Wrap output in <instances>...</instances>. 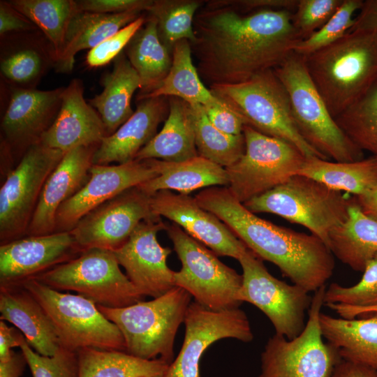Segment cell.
<instances>
[{
  "label": "cell",
  "instance_id": "9a60e30c",
  "mask_svg": "<svg viewBox=\"0 0 377 377\" xmlns=\"http://www.w3.org/2000/svg\"><path fill=\"white\" fill-rule=\"evenodd\" d=\"M156 217L151 207V195L138 186L93 209L70 232L82 251L91 248L114 251L126 243L140 222Z\"/></svg>",
  "mask_w": 377,
  "mask_h": 377
},
{
  "label": "cell",
  "instance_id": "9c48e42d",
  "mask_svg": "<svg viewBox=\"0 0 377 377\" xmlns=\"http://www.w3.org/2000/svg\"><path fill=\"white\" fill-rule=\"evenodd\" d=\"M165 230L182 264L180 270L174 273L175 286L186 290L208 309L239 308L242 276L177 224L166 223Z\"/></svg>",
  "mask_w": 377,
  "mask_h": 377
},
{
  "label": "cell",
  "instance_id": "74e56055",
  "mask_svg": "<svg viewBox=\"0 0 377 377\" xmlns=\"http://www.w3.org/2000/svg\"><path fill=\"white\" fill-rule=\"evenodd\" d=\"M204 3L200 0H154L146 12L156 20L158 37L172 53L177 42L194 41V18Z\"/></svg>",
  "mask_w": 377,
  "mask_h": 377
},
{
  "label": "cell",
  "instance_id": "30bf717a",
  "mask_svg": "<svg viewBox=\"0 0 377 377\" xmlns=\"http://www.w3.org/2000/svg\"><path fill=\"white\" fill-rule=\"evenodd\" d=\"M119 266L113 251L91 248L34 279L59 291H75L96 305L122 308L142 301L145 297Z\"/></svg>",
  "mask_w": 377,
  "mask_h": 377
},
{
  "label": "cell",
  "instance_id": "f6af8a7d",
  "mask_svg": "<svg viewBox=\"0 0 377 377\" xmlns=\"http://www.w3.org/2000/svg\"><path fill=\"white\" fill-rule=\"evenodd\" d=\"M146 17L143 14L89 50L86 57L87 65L90 68H98L114 61L124 51L135 32L143 25Z\"/></svg>",
  "mask_w": 377,
  "mask_h": 377
},
{
  "label": "cell",
  "instance_id": "c3c4849f",
  "mask_svg": "<svg viewBox=\"0 0 377 377\" xmlns=\"http://www.w3.org/2000/svg\"><path fill=\"white\" fill-rule=\"evenodd\" d=\"M36 26L16 10L9 1L0 2V34L13 31H30Z\"/></svg>",
  "mask_w": 377,
  "mask_h": 377
},
{
  "label": "cell",
  "instance_id": "836d02e7",
  "mask_svg": "<svg viewBox=\"0 0 377 377\" xmlns=\"http://www.w3.org/2000/svg\"><path fill=\"white\" fill-rule=\"evenodd\" d=\"M191 43L187 40L177 42L172 50V61L170 71L161 84L154 91L137 101L147 98L177 97L190 105H209L216 97L207 88L199 76L192 58Z\"/></svg>",
  "mask_w": 377,
  "mask_h": 377
},
{
  "label": "cell",
  "instance_id": "7402d4cb",
  "mask_svg": "<svg viewBox=\"0 0 377 377\" xmlns=\"http://www.w3.org/2000/svg\"><path fill=\"white\" fill-rule=\"evenodd\" d=\"M98 147L80 146L65 154L45 181L25 236L54 233L57 211L89 179Z\"/></svg>",
  "mask_w": 377,
  "mask_h": 377
},
{
  "label": "cell",
  "instance_id": "ee69618b",
  "mask_svg": "<svg viewBox=\"0 0 377 377\" xmlns=\"http://www.w3.org/2000/svg\"><path fill=\"white\" fill-rule=\"evenodd\" d=\"M343 0H298L292 23L302 40L320 29L337 12Z\"/></svg>",
  "mask_w": 377,
  "mask_h": 377
},
{
  "label": "cell",
  "instance_id": "83f0119b",
  "mask_svg": "<svg viewBox=\"0 0 377 377\" xmlns=\"http://www.w3.org/2000/svg\"><path fill=\"white\" fill-rule=\"evenodd\" d=\"M169 112L161 130L137 154L135 159L181 162L198 156L191 108L177 97H168Z\"/></svg>",
  "mask_w": 377,
  "mask_h": 377
},
{
  "label": "cell",
  "instance_id": "484cf974",
  "mask_svg": "<svg viewBox=\"0 0 377 377\" xmlns=\"http://www.w3.org/2000/svg\"><path fill=\"white\" fill-rule=\"evenodd\" d=\"M319 323L323 339L341 360L377 371V313L352 319L320 313Z\"/></svg>",
  "mask_w": 377,
  "mask_h": 377
},
{
  "label": "cell",
  "instance_id": "603a6c76",
  "mask_svg": "<svg viewBox=\"0 0 377 377\" xmlns=\"http://www.w3.org/2000/svg\"><path fill=\"white\" fill-rule=\"evenodd\" d=\"M107 136L101 117L84 98L82 82L73 79L64 87L58 114L40 143L66 153L80 146L99 145Z\"/></svg>",
  "mask_w": 377,
  "mask_h": 377
},
{
  "label": "cell",
  "instance_id": "f5cc1de1",
  "mask_svg": "<svg viewBox=\"0 0 377 377\" xmlns=\"http://www.w3.org/2000/svg\"><path fill=\"white\" fill-rule=\"evenodd\" d=\"M330 377H377V371L352 362L341 360Z\"/></svg>",
  "mask_w": 377,
  "mask_h": 377
},
{
  "label": "cell",
  "instance_id": "8992f818",
  "mask_svg": "<svg viewBox=\"0 0 377 377\" xmlns=\"http://www.w3.org/2000/svg\"><path fill=\"white\" fill-rule=\"evenodd\" d=\"M351 202L341 191L294 175L244 205L254 214L271 213L302 225L328 247L330 233L345 221Z\"/></svg>",
  "mask_w": 377,
  "mask_h": 377
},
{
  "label": "cell",
  "instance_id": "f546056e",
  "mask_svg": "<svg viewBox=\"0 0 377 377\" xmlns=\"http://www.w3.org/2000/svg\"><path fill=\"white\" fill-rule=\"evenodd\" d=\"M142 15L140 11L103 14L79 10L68 26L63 52L54 63L57 71L71 72L78 52L94 48Z\"/></svg>",
  "mask_w": 377,
  "mask_h": 377
},
{
  "label": "cell",
  "instance_id": "6da1fadb",
  "mask_svg": "<svg viewBox=\"0 0 377 377\" xmlns=\"http://www.w3.org/2000/svg\"><path fill=\"white\" fill-rule=\"evenodd\" d=\"M293 12L243 10L229 0L205 1L195 14L190 43L199 76L208 87L235 84L274 70L302 39Z\"/></svg>",
  "mask_w": 377,
  "mask_h": 377
},
{
  "label": "cell",
  "instance_id": "f907efd6",
  "mask_svg": "<svg viewBox=\"0 0 377 377\" xmlns=\"http://www.w3.org/2000/svg\"><path fill=\"white\" fill-rule=\"evenodd\" d=\"M362 31L377 36V0H366L349 31Z\"/></svg>",
  "mask_w": 377,
  "mask_h": 377
},
{
  "label": "cell",
  "instance_id": "ab89813d",
  "mask_svg": "<svg viewBox=\"0 0 377 377\" xmlns=\"http://www.w3.org/2000/svg\"><path fill=\"white\" fill-rule=\"evenodd\" d=\"M47 67L45 57L33 47L16 49L1 57L2 76L17 87L34 89Z\"/></svg>",
  "mask_w": 377,
  "mask_h": 377
},
{
  "label": "cell",
  "instance_id": "ffe728a7",
  "mask_svg": "<svg viewBox=\"0 0 377 377\" xmlns=\"http://www.w3.org/2000/svg\"><path fill=\"white\" fill-rule=\"evenodd\" d=\"M82 252L70 232L25 236L1 244L0 286L22 285Z\"/></svg>",
  "mask_w": 377,
  "mask_h": 377
},
{
  "label": "cell",
  "instance_id": "b9f144b4",
  "mask_svg": "<svg viewBox=\"0 0 377 377\" xmlns=\"http://www.w3.org/2000/svg\"><path fill=\"white\" fill-rule=\"evenodd\" d=\"M363 1L343 0L337 12L320 29L297 43L294 52L307 56L340 39L353 26L355 18L353 16L356 10H360Z\"/></svg>",
  "mask_w": 377,
  "mask_h": 377
},
{
  "label": "cell",
  "instance_id": "bcb514c9",
  "mask_svg": "<svg viewBox=\"0 0 377 377\" xmlns=\"http://www.w3.org/2000/svg\"><path fill=\"white\" fill-rule=\"evenodd\" d=\"M202 107L208 119L221 131L232 135L243 133L246 125L244 121L238 113L220 98H217L214 103Z\"/></svg>",
  "mask_w": 377,
  "mask_h": 377
},
{
  "label": "cell",
  "instance_id": "d4e9b609",
  "mask_svg": "<svg viewBox=\"0 0 377 377\" xmlns=\"http://www.w3.org/2000/svg\"><path fill=\"white\" fill-rule=\"evenodd\" d=\"M1 320L13 324L38 354L52 356L61 347L45 309L22 285L0 286Z\"/></svg>",
  "mask_w": 377,
  "mask_h": 377
},
{
  "label": "cell",
  "instance_id": "816d5d0a",
  "mask_svg": "<svg viewBox=\"0 0 377 377\" xmlns=\"http://www.w3.org/2000/svg\"><path fill=\"white\" fill-rule=\"evenodd\" d=\"M235 6L243 10L264 8L295 10L298 0H229Z\"/></svg>",
  "mask_w": 377,
  "mask_h": 377
},
{
  "label": "cell",
  "instance_id": "f35d334b",
  "mask_svg": "<svg viewBox=\"0 0 377 377\" xmlns=\"http://www.w3.org/2000/svg\"><path fill=\"white\" fill-rule=\"evenodd\" d=\"M334 119L356 146L377 157V80Z\"/></svg>",
  "mask_w": 377,
  "mask_h": 377
},
{
  "label": "cell",
  "instance_id": "cb8c5ba5",
  "mask_svg": "<svg viewBox=\"0 0 377 377\" xmlns=\"http://www.w3.org/2000/svg\"><path fill=\"white\" fill-rule=\"evenodd\" d=\"M168 112V97L138 101L133 115L114 133L103 139L94 154L93 164H123L134 161L157 134L158 125L166 119Z\"/></svg>",
  "mask_w": 377,
  "mask_h": 377
},
{
  "label": "cell",
  "instance_id": "7a4b0ae2",
  "mask_svg": "<svg viewBox=\"0 0 377 377\" xmlns=\"http://www.w3.org/2000/svg\"><path fill=\"white\" fill-rule=\"evenodd\" d=\"M205 209L219 218L261 260L309 293L325 286L334 272V256L318 237L276 226L257 216L228 187L212 186L195 195Z\"/></svg>",
  "mask_w": 377,
  "mask_h": 377
},
{
  "label": "cell",
  "instance_id": "52a82bcc",
  "mask_svg": "<svg viewBox=\"0 0 377 377\" xmlns=\"http://www.w3.org/2000/svg\"><path fill=\"white\" fill-rule=\"evenodd\" d=\"M209 89L238 113L246 125L265 135L291 143L306 158L327 159L298 132L288 94L274 70L260 73L242 83L213 85Z\"/></svg>",
  "mask_w": 377,
  "mask_h": 377
},
{
  "label": "cell",
  "instance_id": "db71d44e",
  "mask_svg": "<svg viewBox=\"0 0 377 377\" xmlns=\"http://www.w3.org/2000/svg\"><path fill=\"white\" fill-rule=\"evenodd\" d=\"M27 360L21 351L13 353L7 362H0V377H20L23 374Z\"/></svg>",
  "mask_w": 377,
  "mask_h": 377
},
{
  "label": "cell",
  "instance_id": "4fadbf2b",
  "mask_svg": "<svg viewBox=\"0 0 377 377\" xmlns=\"http://www.w3.org/2000/svg\"><path fill=\"white\" fill-rule=\"evenodd\" d=\"M65 154L38 143L7 172L0 188L1 244L25 237L45 181Z\"/></svg>",
  "mask_w": 377,
  "mask_h": 377
},
{
  "label": "cell",
  "instance_id": "11a10c76",
  "mask_svg": "<svg viewBox=\"0 0 377 377\" xmlns=\"http://www.w3.org/2000/svg\"><path fill=\"white\" fill-rule=\"evenodd\" d=\"M354 199L362 212L377 222V185Z\"/></svg>",
  "mask_w": 377,
  "mask_h": 377
},
{
  "label": "cell",
  "instance_id": "8fae6325",
  "mask_svg": "<svg viewBox=\"0 0 377 377\" xmlns=\"http://www.w3.org/2000/svg\"><path fill=\"white\" fill-rule=\"evenodd\" d=\"M245 151L226 168L231 194L240 202L260 195L295 175L306 158L291 143L245 125Z\"/></svg>",
  "mask_w": 377,
  "mask_h": 377
},
{
  "label": "cell",
  "instance_id": "4dcf8cb0",
  "mask_svg": "<svg viewBox=\"0 0 377 377\" xmlns=\"http://www.w3.org/2000/svg\"><path fill=\"white\" fill-rule=\"evenodd\" d=\"M124 52L140 80L138 100L161 84L171 68L172 53L158 37L156 20L148 15Z\"/></svg>",
  "mask_w": 377,
  "mask_h": 377
},
{
  "label": "cell",
  "instance_id": "f1b7e54d",
  "mask_svg": "<svg viewBox=\"0 0 377 377\" xmlns=\"http://www.w3.org/2000/svg\"><path fill=\"white\" fill-rule=\"evenodd\" d=\"M113 62L112 71L104 74L101 79L103 91L88 101L101 117L108 136L133 115L132 96L140 88L139 75L124 51Z\"/></svg>",
  "mask_w": 377,
  "mask_h": 377
},
{
  "label": "cell",
  "instance_id": "7c38bea8",
  "mask_svg": "<svg viewBox=\"0 0 377 377\" xmlns=\"http://www.w3.org/2000/svg\"><path fill=\"white\" fill-rule=\"evenodd\" d=\"M326 286L316 291L302 332L293 339L275 334L261 354L258 377H330L341 360L336 350L324 342L319 316Z\"/></svg>",
  "mask_w": 377,
  "mask_h": 377
},
{
  "label": "cell",
  "instance_id": "8d00e7d4",
  "mask_svg": "<svg viewBox=\"0 0 377 377\" xmlns=\"http://www.w3.org/2000/svg\"><path fill=\"white\" fill-rule=\"evenodd\" d=\"M190 105L198 156L225 168L235 164L245 151L243 133L232 135L221 131L208 119L202 105Z\"/></svg>",
  "mask_w": 377,
  "mask_h": 377
},
{
  "label": "cell",
  "instance_id": "d590c367",
  "mask_svg": "<svg viewBox=\"0 0 377 377\" xmlns=\"http://www.w3.org/2000/svg\"><path fill=\"white\" fill-rule=\"evenodd\" d=\"M11 5L38 27L50 45L54 64L64 46L68 26L79 11L73 0H12Z\"/></svg>",
  "mask_w": 377,
  "mask_h": 377
},
{
  "label": "cell",
  "instance_id": "44dd1931",
  "mask_svg": "<svg viewBox=\"0 0 377 377\" xmlns=\"http://www.w3.org/2000/svg\"><path fill=\"white\" fill-rule=\"evenodd\" d=\"M151 207L154 214L172 221L217 256L238 260L248 249L219 218L188 195L160 191L151 195Z\"/></svg>",
  "mask_w": 377,
  "mask_h": 377
},
{
  "label": "cell",
  "instance_id": "4316f807",
  "mask_svg": "<svg viewBox=\"0 0 377 377\" xmlns=\"http://www.w3.org/2000/svg\"><path fill=\"white\" fill-rule=\"evenodd\" d=\"M147 160L158 175L138 186L149 195L163 190L188 195L202 188L229 185L226 168L200 156L181 162Z\"/></svg>",
  "mask_w": 377,
  "mask_h": 377
},
{
  "label": "cell",
  "instance_id": "ac0fdd59",
  "mask_svg": "<svg viewBox=\"0 0 377 377\" xmlns=\"http://www.w3.org/2000/svg\"><path fill=\"white\" fill-rule=\"evenodd\" d=\"M157 175V171L148 160H134L117 165L93 164L85 184L59 208L54 232H70L95 208Z\"/></svg>",
  "mask_w": 377,
  "mask_h": 377
},
{
  "label": "cell",
  "instance_id": "e0dca14e",
  "mask_svg": "<svg viewBox=\"0 0 377 377\" xmlns=\"http://www.w3.org/2000/svg\"><path fill=\"white\" fill-rule=\"evenodd\" d=\"M64 87L38 90L13 87L1 120V151L20 158L31 146L40 143L59 111Z\"/></svg>",
  "mask_w": 377,
  "mask_h": 377
},
{
  "label": "cell",
  "instance_id": "d6986e66",
  "mask_svg": "<svg viewBox=\"0 0 377 377\" xmlns=\"http://www.w3.org/2000/svg\"><path fill=\"white\" fill-rule=\"evenodd\" d=\"M165 224L161 216L140 222L126 243L113 251L128 279L144 297H158L175 286V272L167 265L172 250L157 240V232L165 230Z\"/></svg>",
  "mask_w": 377,
  "mask_h": 377
},
{
  "label": "cell",
  "instance_id": "1f68e13d",
  "mask_svg": "<svg viewBox=\"0 0 377 377\" xmlns=\"http://www.w3.org/2000/svg\"><path fill=\"white\" fill-rule=\"evenodd\" d=\"M328 247L333 256L357 272H363L377 253V222L362 212L354 198L346 219L330 233Z\"/></svg>",
  "mask_w": 377,
  "mask_h": 377
},
{
  "label": "cell",
  "instance_id": "3957f363",
  "mask_svg": "<svg viewBox=\"0 0 377 377\" xmlns=\"http://www.w3.org/2000/svg\"><path fill=\"white\" fill-rule=\"evenodd\" d=\"M304 57L309 75L334 119L377 80V36L370 32L348 31Z\"/></svg>",
  "mask_w": 377,
  "mask_h": 377
},
{
  "label": "cell",
  "instance_id": "9f6ffc18",
  "mask_svg": "<svg viewBox=\"0 0 377 377\" xmlns=\"http://www.w3.org/2000/svg\"><path fill=\"white\" fill-rule=\"evenodd\" d=\"M326 306L336 312L339 317L346 319L355 318L362 316L377 313V306L367 308H358L337 304H330Z\"/></svg>",
  "mask_w": 377,
  "mask_h": 377
},
{
  "label": "cell",
  "instance_id": "7bdbcfd3",
  "mask_svg": "<svg viewBox=\"0 0 377 377\" xmlns=\"http://www.w3.org/2000/svg\"><path fill=\"white\" fill-rule=\"evenodd\" d=\"M33 377H79L77 352L60 347L52 356L36 352L26 339L20 346Z\"/></svg>",
  "mask_w": 377,
  "mask_h": 377
},
{
  "label": "cell",
  "instance_id": "5bb4252c",
  "mask_svg": "<svg viewBox=\"0 0 377 377\" xmlns=\"http://www.w3.org/2000/svg\"><path fill=\"white\" fill-rule=\"evenodd\" d=\"M242 269L239 300L258 308L269 318L276 334L290 340L305 327V312L312 297L302 287L272 276L262 260L247 249L238 258Z\"/></svg>",
  "mask_w": 377,
  "mask_h": 377
},
{
  "label": "cell",
  "instance_id": "e575fe53",
  "mask_svg": "<svg viewBox=\"0 0 377 377\" xmlns=\"http://www.w3.org/2000/svg\"><path fill=\"white\" fill-rule=\"evenodd\" d=\"M79 377H164L170 364L144 360L124 351L86 348L78 350Z\"/></svg>",
  "mask_w": 377,
  "mask_h": 377
},
{
  "label": "cell",
  "instance_id": "2e32d148",
  "mask_svg": "<svg viewBox=\"0 0 377 377\" xmlns=\"http://www.w3.org/2000/svg\"><path fill=\"white\" fill-rule=\"evenodd\" d=\"M185 337L177 357L164 377H200V361L207 348L223 338L252 341L249 320L239 308L213 311L191 302L184 321Z\"/></svg>",
  "mask_w": 377,
  "mask_h": 377
},
{
  "label": "cell",
  "instance_id": "7dc6e473",
  "mask_svg": "<svg viewBox=\"0 0 377 377\" xmlns=\"http://www.w3.org/2000/svg\"><path fill=\"white\" fill-rule=\"evenodd\" d=\"M154 0H79L78 10L103 14H117L131 11L146 13Z\"/></svg>",
  "mask_w": 377,
  "mask_h": 377
},
{
  "label": "cell",
  "instance_id": "277c9868",
  "mask_svg": "<svg viewBox=\"0 0 377 377\" xmlns=\"http://www.w3.org/2000/svg\"><path fill=\"white\" fill-rule=\"evenodd\" d=\"M274 71L288 94L295 125L311 147L337 162L363 159V151L330 114L309 75L304 56L293 52Z\"/></svg>",
  "mask_w": 377,
  "mask_h": 377
},
{
  "label": "cell",
  "instance_id": "5b68a950",
  "mask_svg": "<svg viewBox=\"0 0 377 377\" xmlns=\"http://www.w3.org/2000/svg\"><path fill=\"white\" fill-rule=\"evenodd\" d=\"M192 296L175 286L150 301L122 308L98 306L99 311L120 330L126 353L144 360H174V341L184 323Z\"/></svg>",
  "mask_w": 377,
  "mask_h": 377
},
{
  "label": "cell",
  "instance_id": "60d3db41",
  "mask_svg": "<svg viewBox=\"0 0 377 377\" xmlns=\"http://www.w3.org/2000/svg\"><path fill=\"white\" fill-rule=\"evenodd\" d=\"M330 304L358 308L377 306V253L366 264L358 283L352 286L332 283L325 289L324 304Z\"/></svg>",
  "mask_w": 377,
  "mask_h": 377
},
{
  "label": "cell",
  "instance_id": "681fc988",
  "mask_svg": "<svg viewBox=\"0 0 377 377\" xmlns=\"http://www.w3.org/2000/svg\"><path fill=\"white\" fill-rule=\"evenodd\" d=\"M25 339L23 334L14 327H8L3 320L0 321V362H7L12 357L14 347H20Z\"/></svg>",
  "mask_w": 377,
  "mask_h": 377
},
{
  "label": "cell",
  "instance_id": "d6a6232c",
  "mask_svg": "<svg viewBox=\"0 0 377 377\" xmlns=\"http://www.w3.org/2000/svg\"><path fill=\"white\" fill-rule=\"evenodd\" d=\"M295 175L316 180L333 190L357 196L377 185V157L373 156L352 162L309 158Z\"/></svg>",
  "mask_w": 377,
  "mask_h": 377
},
{
  "label": "cell",
  "instance_id": "ba28073f",
  "mask_svg": "<svg viewBox=\"0 0 377 377\" xmlns=\"http://www.w3.org/2000/svg\"><path fill=\"white\" fill-rule=\"evenodd\" d=\"M22 285L45 309L61 347L74 352L86 348L126 352L120 330L94 302L80 295L64 293L36 279Z\"/></svg>",
  "mask_w": 377,
  "mask_h": 377
}]
</instances>
